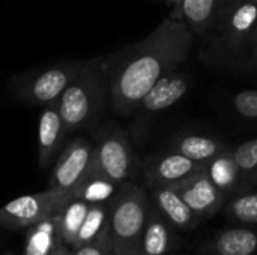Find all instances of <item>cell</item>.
<instances>
[{
  "mask_svg": "<svg viewBox=\"0 0 257 255\" xmlns=\"http://www.w3.org/2000/svg\"><path fill=\"white\" fill-rule=\"evenodd\" d=\"M66 137L68 132L59 110V99L44 105L38 125V162L41 168H47L51 164Z\"/></svg>",
  "mask_w": 257,
  "mask_h": 255,
  "instance_id": "13",
  "label": "cell"
},
{
  "mask_svg": "<svg viewBox=\"0 0 257 255\" xmlns=\"http://www.w3.org/2000/svg\"><path fill=\"white\" fill-rule=\"evenodd\" d=\"M215 6L217 0H181L175 5L172 17L182 20L194 36L202 39L212 24Z\"/></svg>",
  "mask_w": 257,
  "mask_h": 255,
  "instance_id": "19",
  "label": "cell"
},
{
  "mask_svg": "<svg viewBox=\"0 0 257 255\" xmlns=\"http://www.w3.org/2000/svg\"><path fill=\"white\" fill-rule=\"evenodd\" d=\"M63 243L54 213L27 228L23 255H53Z\"/></svg>",
  "mask_w": 257,
  "mask_h": 255,
  "instance_id": "18",
  "label": "cell"
},
{
  "mask_svg": "<svg viewBox=\"0 0 257 255\" xmlns=\"http://www.w3.org/2000/svg\"><path fill=\"white\" fill-rule=\"evenodd\" d=\"M72 254V249H71V246H68V245H65V243H62L57 249H56V252L53 255H71Z\"/></svg>",
  "mask_w": 257,
  "mask_h": 255,
  "instance_id": "28",
  "label": "cell"
},
{
  "mask_svg": "<svg viewBox=\"0 0 257 255\" xmlns=\"http://www.w3.org/2000/svg\"><path fill=\"white\" fill-rule=\"evenodd\" d=\"M84 62H59L35 72H26L9 83L12 96L32 105H47L57 101L65 89L78 75Z\"/></svg>",
  "mask_w": 257,
  "mask_h": 255,
  "instance_id": "6",
  "label": "cell"
},
{
  "mask_svg": "<svg viewBox=\"0 0 257 255\" xmlns=\"http://www.w3.org/2000/svg\"><path fill=\"white\" fill-rule=\"evenodd\" d=\"M151 201L161 212V215L178 230L191 231L203 222L193 213L188 204L170 185H157L146 188Z\"/></svg>",
  "mask_w": 257,
  "mask_h": 255,
  "instance_id": "15",
  "label": "cell"
},
{
  "mask_svg": "<svg viewBox=\"0 0 257 255\" xmlns=\"http://www.w3.org/2000/svg\"><path fill=\"white\" fill-rule=\"evenodd\" d=\"M233 111L245 119L257 120V90H242L232 98Z\"/></svg>",
  "mask_w": 257,
  "mask_h": 255,
  "instance_id": "25",
  "label": "cell"
},
{
  "mask_svg": "<svg viewBox=\"0 0 257 255\" xmlns=\"http://www.w3.org/2000/svg\"><path fill=\"white\" fill-rule=\"evenodd\" d=\"M89 206H90L89 203H86L80 198L71 197L54 213L57 228H59V233H60L65 245L72 246V243L77 237V233L84 221V216L89 210Z\"/></svg>",
  "mask_w": 257,
  "mask_h": 255,
  "instance_id": "21",
  "label": "cell"
},
{
  "mask_svg": "<svg viewBox=\"0 0 257 255\" xmlns=\"http://www.w3.org/2000/svg\"><path fill=\"white\" fill-rule=\"evenodd\" d=\"M170 186L175 188V191L202 222L209 221L218 212H221L227 200L226 195L214 185L205 167L190 177Z\"/></svg>",
  "mask_w": 257,
  "mask_h": 255,
  "instance_id": "9",
  "label": "cell"
},
{
  "mask_svg": "<svg viewBox=\"0 0 257 255\" xmlns=\"http://www.w3.org/2000/svg\"><path fill=\"white\" fill-rule=\"evenodd\" d=\"M93 165L111 182L122 185L136 177L139 164L126 131L114 122H105L93 135Z\"/></svg>",
  "mask_w": 257,
  "mask_h": 255,
  "instance_id": "5",
  "label": "cell"
},
{
  "mask_svg": "<svg viewBox=\"0 0 257 255\" xmlns=\"http://www.w3.org/2000/svg\"><path fill=\"white\" fill-rule=\"evenodd\" d=\"M71 249H72L71 255H113L108 233L90 243H86L78 248H71Z\"/></svg>",
  "mask_w": 257,
  "mask_h": 255,
  "instance_id": "26",
  "label": "cell"
},
{
  "mask_svg": "<svg viewBox=\"0 0 257 255\" xmlns=\"http://www.w3.org/2000/svg\"><path fill=\"white\" fill-rule=\"evenodd\" d=\"M191 87V74L179 66L170 74L164 75L155 83V86L140 99L134 116V135L143 138L152 120L161 113L176 105Z\"/></svg>",
  "mask_w": 257,
  "mask_h": 255,
  "instance_id": "7",
  "label": "cell"
},
{
  "mask_svg": "<svg viewBox=\"0 0 257 255\" xmlns=\"http://www.w3.org/2000/svg\"><path fill=\"white\" fill-rule=\"evenodd\" d=\"M170 255H178V254H170Z\"/></svg>",
  "mask_w": 257,
  "mask_h": 255,
  "instance_id": "30",
  "label": "cell"
},
{
  "mask_svg": "<svg viewBox=\"0 0 257 255\" xmlns=\"http://www.w3.org/2000/svg\"><path fill=\"white\" fill-rule=\"evenodd\" d=\"M108 104L105 57L84 62L78 75L59 98V110L68 135L95 128Z\"/></svg>",
  "mask_w": 257,
  "mask_h": 255,
  "instance_id": "3",
  "label": "cell"
},
{
  "mask_svg": "<svg viewBox=\"0 0 257 255\" xmlns=\"http://www.w3.org/2000/svg\"><path fill=\"white\" fill-rule=\"evenodd\" d=\"M205 164L196 162L170 149L148 156L142 164L146 188L157 185H175L200 171Z\"/></svg>",
  "mask_w": 257,
  "mask_h": 255,
  "instance_id": "11",
  "label": "cell"
},
{
  "mask_svg": "<svg viewBox=\"0 0 257 255\" xmlns=\"http://www.w3.org/2000/svg\"><path fill=\"white\" fill-rule=\"evenodd\" d=\"M149 206L148 189L130 180L110 200L108 234L113 255H139Z\"/></svg>",
  "mask_w": 257,
  "mask_h": 255,
  "instance_id": "4",
  "label": "cell"
},
{
  "mask_svg": "<svg viewBox=\"0 0 257 255\" xmlns=\"http://www.w3.org/2000/svg\"><path fill=\"white\" fill-rule=\"evenodd\" d=\"M203 255H257V227L230 225L215 230L202 245Z\"/></svg>",
  "mask_w": 257,
  "mask_h": 255,
  "instance_id": "14",
  "label": "cell"
},
{
  "mask_svg": "<svg viewBox=\"0 0 257 255\" xmlns=\"http://www.w3.org/2000/svg\"><path fill=\"white\" fill-rule=\"evenodd\" d=\"M93 144L92 141L78 137L62 150L54 164L48 188L60 189L72 194L74 188L84 177L92 165Z\"/></svg>",
  "mask_w": 257,
  "mask_h": 255,
  "instance_id": "10",
  "label": "cell"
},
{
  "mask_svg": "<svg viewBox=\"0 0 257 255\" xmlns=\"http://www.w3.org/2000/svg\"><path fill=\"white\" fill-rule=\"evenodd\" d=\"M223 213L230 225L257 227V188L229 197Z\"/></svg>",
  "mask_w": 257,
  "mask_h": 255,
  "instance_id": "23",
  "label": "cell"
},
{
  "mask_svg": "<svg viewBox=\"0 0 257 255\" xmlns=\"http://www.w3.org/2000/svg\"><path fill=\"white\" fill-rule=\"evenodd\" d=\"M72 194L48 188L42 192L18 197L0 207V227L9 231L27 230L56 213Z\"/></svg>",
  "mask_w": 257,
  "mask_h": 255,
  "instance_id": "8",
  "label": "cell"
},
{
  "mask_svg": "<svg viewBox=\"0 0 257 255\" xmlns=\"http://www.w3.org/2000/svg\"><path fill=\"white\" fill-rule=\"evenodd\" d=\"M182 237L149 198L139 255H170L181 249Z\"/></svg>",
  "mask_w": 257,
  "mask_h": 255,
  "instance_id": "12",
  "label": "cell"
},
{
  "mask_svg": "<svg viewBox=\"0 0 257 255\" xmlns=\"http://www.w3.org/2000/svg\"><path fill=\"white\" fill-rule=\"evenodd\" d=\"M119 188H120V185L111 182L108 177H105L102 173H99L92 162V165L87 170V173L84 174V177L74 188L72 197L80 198L89 204L108 203L116 195Z\"/></svg>",
  "mask_w": 257,
  "mask_h": 255,
  "instance_id": "20",
  "label": "cell"
},
{
  "mask_svg": "<svg viewBox=\"0 0 257 255\" xmlns=\"http://www.w3.org/2000/svg\"><path fill=\"white\" fill-rule=\"evenodd\" d=\"M247 63L251 66V69L257 71V38L256 41H254V44H253V47L250 48L248 54L245 56V59H244V62L241 65H247Z\"/></svg>",
  "mask_w": 257,
  "mask_h": 255,
  "instance_id": "27",
  "label": "cell"
},
{
  "mask_svg": "<svg viewBox=\"0 0 257 255\" xmlns=\"http://www.w3.org/2000/svg\"><path fill=\"white\" fill-rule=\"evenodd\" d=\"M257 38V0H217L214 20L202 38L203 59L215 66L244 62Z\"/></svg>",
  "mask_w": 257,
  "mask_h": 255,
  "instance_id": "2",
  "label": "cell"
},
{
  "mask_svg": "<svg viewBox=\"0 0 257 255\" xmlns=\"http://www.w3.org/2000/svg\"><path fill=\"white\" fill-rule=\"evenodd\" d=\"M233 149V156L239 168L242 188L251 191L257 188V138L247 140Z\"/></svg>",
  "mask_w": 257,
  "mask_h": 255,
  "instance_id": "24",
  "label": "cell"
},
{
  "mask_svg": "<svg viewBox=\"0 0 257 255\" xmlns=\"http://www.w3.org/2000/svg\"><path fill=\"white\" fill-rule=\"evenodd\" d=\"M205 170L214 185L226 195V198L244 192L238 164L233 156V149L229 146L211 161L205 164Z\"/></svg>",
  "mask_w": 257,
  "mask_h": 255,
  "instance_id": "17",
  "label": "cell"
},
{
  "mask_svg": "<svg viewBox=\"0 0 257 255\" xmlns=\"http://www.w3.org/2000/svg\"><path fill=\"white\" fill-rule=\"evenodd\" d=\"M169 2H172V3H173V5H178V3H179V2H181V0H169Z\"/></svg>",
  "mask_w": 257,
  "mask_h": 255,
  "instance_id": "29",
  "label": "cell"
},
{
  "mask_svg": "<svg viewBox=\"0 0 257 255\" xmlns=\"http://www.w3.org/2000/svg\"><path fill=\"white\" fill-rule=\"evenodd\" d=\"M229 147L221 138L200 132H181L172 137L167 149L178 152L196 162L206 164L220 152Z\"/></svg>",
  "mask_w": 257,
  "mask_h": 255,
  "instance_id": "16",
  "label": "cell"
},
{
  "mask_svg": "<svg viewBox=\"0 0 257 255\" xmlns=\"http://www.w3.org/2000/svg\"><path fill=\"white\" fill-rule=\"evenodd\" d=\"M108 224H110V201L90 204L71 248L83 246L86 243H90L105 236L108 233Z\"/></svg>",
  "mask_w": 257,
  "mask_h": 255,
  "instance_id": "22",
  "label": "cell"
},
{
  "mask_svg": "<svg viewBox=\"0 0 257 255\" xmlns=\"http://www.w3.org/2000/svg\"><path fill=\"white\" fill-rule=\"evenodd\" d=\"M194 39L190 27L170 15L142 41L105 59L111 110L133 116L155 83L187 62Z\"/></svg>",
  "mask_w": 257,
  "mask_h": 255,
  "instance_id": "1",
  "label": "cell"
}]
</instances>
